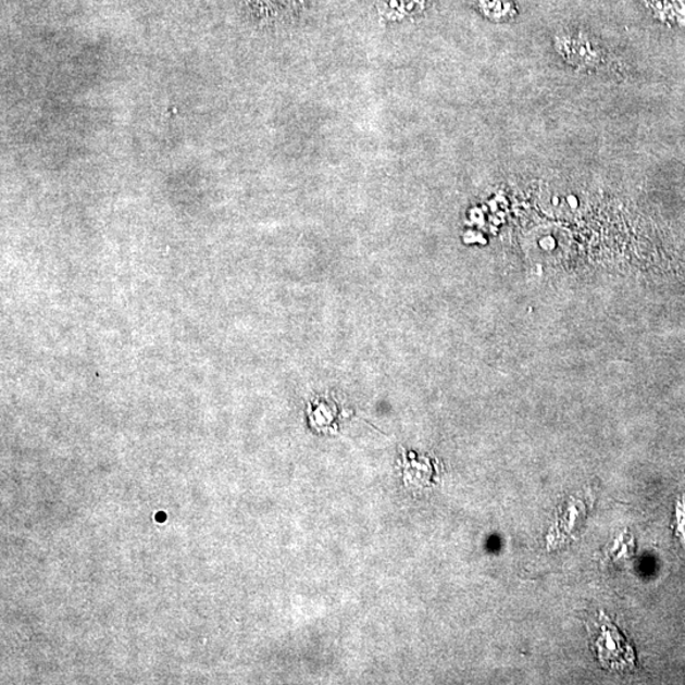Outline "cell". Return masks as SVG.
Instances as JSON below:
<instances>
[{
  "label": "cell",
  "instance_id": "6da1fadb",
  "mask_svg": "<svg viewBox=\"0 0 685 685\" xmlns=\"http://www.w3.org/2000/svg\"><path fill=\"white\" fill-rule=\"evenodd\" d=\"M591 636L593 651L596 652L601 667L611 672H623L635 667L634 647L603 612L600 613L597 630Z\"/></svg>",
  "mask_w": 685,
  "mask_h": 685
},
{
  "label": "cell",
  "instance_id": "7a4b0ae2",
  "mask_svg": "<svg viewBox=\"0 0 685 685\" xmlns=\"http://www.w3.org/2000/svg\"><path fill=\"white\" fill-rule=\"evenodd\" d=\"M479 7L486 17L493 21H507L516 14L513 3L509 0H479Z\"/></svg>",
  "mask_w": 685,
  "mask_h": 685
},
{
  "label": "cell",
  "instance_id": "3957f363",
  "mask_svg": "<svg viewBox=\"0 0 685 685\" xmlns=\"http://www.w3.org/2000/svg\"><path fill=\"white\" fill-rule=\"evenodd\" d=\"M384 4L385 13L395 17V15H406L422 11L424 0H381Z\"/></svg>",
  "mask_w": 685,
  "mask_h": 685
},
{
  "label": "cell",
  "instance_id": "277c9868",
  "mask_svg": "<svg viewBox=\"0 0 685 685\" xmlns=\"http://www.w3.org/2000/svg\"><path fill=\"white\" fill-rule=\"evenodd\" d=\"M675 533L681 543L685 546V499L676 501L675 508Z\"/></svg>",
  "mask_w": 685,
  "mask_h": 685
}]
</instances>
